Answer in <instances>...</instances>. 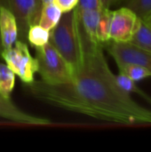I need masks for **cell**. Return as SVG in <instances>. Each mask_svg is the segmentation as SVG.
<instances>
[{"label":"cell","mask_w":151,"mask_h":152,"mask_svg":"<svg viewBox=\"0 0 151 152\" xmlns=\"http://www.w3.org/2000/svg\"><path fill=\"white\" fill-rule=\"evenodd\" d=\"M126 6L142 20L151 16V0H129Z\"/></svg>","instance_id":"obj_17"},{"label":"cell","mask_w":151,"mask_h":152,"mask_svg":"<svg viewBox=\"0 0 151 152\" xmlns=\"http://www.w3.org/2000/svg\"><path fill=\"white\" fill-rule=\"evenodd\" d=\"M0 118L26 125L45 126L49 125L50 121L46 118L36 117L28 114L18 108L10 99L0 93Z\"/></svg>","instance_id":"obj_8"},{"label":"cell","mask_w":151,"mask_h":152,"mask_svg":"<svg viewBox=\"0 0 151 152\" xmlns=\"http://www.w3.org/2000/svg\"><path fill=\"white\" fill-rule=\"evenodd\" d=\"M49 43L60 53L75 71L83 61V45L76 8L61 16L50 31Z\"/></svg>","instance_id":"obj_2"},{"label":"cell","mask_w":151,"mask_h":152,"mask_svg":"<svg viewBox=\"0 0 151 152\" xmlns=\"http://www.w3.org/2000/svg\"><path fill=\"white\" fill-rule=\"evenodd\" d=\"M19 28L14 15L4 6H0V38L3 50L11 48L18 40Z\"/></svg>","instance_id":"obj_9"},{"label":"cell","mask_w":151,"mask_h":152,"mask_svg":"<svg viewBox=\"0 0 151 152\" xmlns=\"http://www.w3.org/2000/svg\"><path fill=\"white\" fill-rule=\"evenodd\" d=\"M36 52L37 72L42 81L48 84H63L73 80V69L51 43L36 48Z\"/></svg>","instance_id":"obj_3"},{"label":"cell","mask_w":151,"mask_h":152,"mask_svg":"<svg viewBox=\"0 0 151 152\" xmlns=\"http://www.w3.org/2000/svg\"><path fill=\"white\" fill-rule=\"evenodd\" d=\"M121 0H101V8L110 9L111 6L117 4Z\"/></svg>","instance_id":"obj_20"},{"label":"cell","mask_w":151,"mask_h":152,"mask_svg":"<svg viewBox=\"0 0 151 152\" xmlns=\"http://www.w3.org/2000/svg\"><path fill=\"white\" fill-rule=\"evenodd\" d=\"M0 6H1V4H0ZM2 52H3V46H2V44H1V38H0V54H1Z\"/></svg>","instance_id":"obj_23"},{"label":"cell","mask_w":151,"mask_h":152,"mask_svg":"<svg viewBox=\"0 0 151 152\" xmlns=\"http://www.w3.org/2000/svg\"><path fill=\"white\" fill-rule=\"evenodd\" d=\"M119 72H122L128 76L134 82H140L145 78L151 77V72L144 67L136 64H126L118 69Z\"/></svg>","instance_id":"obj_16"},{"label":"cell","mask_w":151,"mask_h":152,"mask_svg":"<svg viewBox=\"0 0 151 152\" xmlns=\"http://www.w3.org/2000/svg\"><path fill=\"white\" fill-rule=\"evenodd\" d=\"M143 21H144V22H145V23H146V24H147V25H148V26H149V27L151 28V16H150L148 19H146V20H143Z\"/></svg>","instance_id":"obj_21"},{"label":"cell","mask_w":151,"mask_h":152,"mask_svg":"<svg viewBox=\"0 0 151 152\" xmlns=\"http://www.w3.org/2000/svg\"><path fill=\"white\" fill-rule=\"evenodd\" d=\"M0 4L7 8L15 17L20 40H27L30 26L38 23L42 3L41 0H0Z\"/></svg>","instance_id":"obj_5"},{"label":"cell","mask_w":151,"mask_h":152,"mask_svg":"<svg viewBox=\"0 0 151 152\" xmlns=\"http://www.w3.org/2000/svg\"><path fill=\"white\" fill-rule=\"evenodd\" d=\"M130 43L151 53V28L141 19Z\"/></svg>","instance_id":"obj_13"},{"label":"cell","mask_w":151,"mask_h":152,"mask_svg":"<svg viewBox=\"0 0 151 152\" xmlns=\"http://www.w3.org/2000/svg\"><path fill=\"white\" fill-rule=\"evenodd\" d=\"M50 30L44 28L38 23L29 27L27 33L28 42L34 47H41L49 42Z\"/></svg>","instance_id":"obj_14"},{"label":"cell","mask_w":151,"mask_h":152,"mask_svg":"<svg viewBox=\"0 0 151 152\" xmlns=\"http://www.w3.org/2000/svg\"><path fill=\"white\" fill-rule=\"evenodd\" d=\"M112 11L107 8H101L97 25L96 37L101 45L107 44L110 41V22Z\"/></svg>","instance_id":"obj_12"},{"label":"cell","mask_w":151,"mask_h":152,"mask_svg":"<svg viewBox=\"0 0 151 152\" xmlns=\"http://www.w3.org/2000/svg\"><path fill=\"white\" fill-rule=\"evenodd\" d=\"M78 23L83 34L93 44H100L97 40L96 30L101 9L78 10L76 7ZM101 45V44H100Z\"/></svg>","instance_id":"obj_10"},{"label":"cell","mask_w":151,"mask_h":152,"mask_svg":"<svg viewBox=\"0 0 151 152\" xmlns=\"http://www.w3.org/2000/svg\"><path fill=\"white\" fill-rule=\"evenodd\" d=\"M62 12L53 2L43 5L38 24L48 30H52L60 21Z\"/></svg>","instance_id":"obj_11"},{"label":"cell","mask_w":151,"mask_h":152,"mask_svg":"<svg viewBox=\"0 0 151 152\" xmlns=\"http://www.w3.org/2000/svg\"><path fill=\"white\" fill-rule=\"evenodd\" d=\"M0 56L23 83L30 85L35 81L38 69L37 60L29 53L25 41L17 40L11 48L3 50Z\"/></svg>","instance_id":"obj_4"},{"label":"cell","mask_w":151,"mask_h":152,"mask_svg":"<svg viewBox=\"0 0 151 152\" xmlns=\"http://www.w3.org/2000/svg\"><path fill=\"white\" fill-rule=\"evenodd\" d=\"M15 86V74L4 63L0 62V93L10 97Z\"/></svg>","instance_id":"obj_15"},{"label":"cell","mask_w":151,"mask_h":152,"mask_svg":"<svg viewBox=\"0 0 151 152\" xmlns=\"http://www.w3.org/2000/svg\"><path fill=\"white\" fill-rule=\"evenodd\" d=\"M80 33L83 61L73 80L63 84L35 80L29 86L30 93L42 102L99 120L151 126V110L138 104L117 85L102 45L92 43Z\"/></svg>","instance_id":"obj_1"},{"label":"cell","mask_w":151,"mask_h":152,"mask_svg":"<svg viewBox=\"0 0 151 152\" xmlns=\"http://www.w3.org/2000/svg\"><path fill=\"white\" fill-rule=\"evenodd\" d=\"M140 18L129 7L125 6L112 11L110 22V41L118 43L131 42Z\"/></svg>","instance_id":"obj_7"},{"label":"cell","mask_w":151,"mask_h":152,"mask_svg":"<svg viewBox=\"0 0 151 152\" xmlns=\"http://www.w3.org/2000/svg\"><path fill=\"white\" fill-rule=\"evenodd\" d=\"M78 10L85 9H101V0H79L77 6Z\"/></svg>","instance_id":"obj_19"},{"label":"cell","mask_w":151,"mask_h":152,"mask_svg":"<svg viewBox=\"0 0 151 152\" xmlns=\"http://www.w3.org/2000/svg\"><path fill=\"white\" fill-rule=\"evenodd\" d=\"M107 50L116 61L118 69L126 64H136L151 72V53L132 43L109 41Z\"/></svg>","instance_id":"obj_6"},{"label":"cell","mask_w":151,"mask_h":152,"mask_svg":"<svg viewBox=\"0 0 151 152\" xmlns=\"http://www.w3.org/2000/svg\"><path fill=\"white\" fill-rule=\"evenodd\" d=\"M78 1L79 0H53V3L65 13L74 10L78 4Z\"/></svg>","instance_id":"obj_18"},{"label":"cell","mask_w":151,"mask_h":152,"mask_svg":"<svg viewBox=\"0 0 151 152\" xmlns=\"http://www.w3.org/2000/svg\"><path fill=\"white\" fill-rule=\"evenodd\" d=\"M53 0H41V3H42V5H44V4H47L49 3H52Z\"/></svg>","instance_id":"obj_22"}]
</instances>
